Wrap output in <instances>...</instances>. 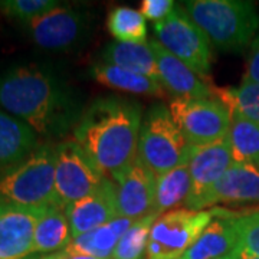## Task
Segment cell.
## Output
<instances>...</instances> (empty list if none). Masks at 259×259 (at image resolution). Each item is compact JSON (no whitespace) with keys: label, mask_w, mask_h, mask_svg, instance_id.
<instances>
[{"label":"cell","mask_w":259,"mask_h":259,"mask_svg":"<svg viewBox=\"0 0 259 259\" xmlns=\"http://www.w3.org/2000/svg\"><path fill=\"white\" fill-rule=\"evenodd\" d=\"M143 110L117 95L100 97L81 114L74 140L107 177L118 175L139 157Z\"/></svg>","instance_id":"1"},{"label":"cell","mask_w":259,"mask_h":259,"mask_svg":"<svg viewBox=\"0 0 259 259\" xmlns=\"http://www.w3.org/2000/svg\"><path fill=\"white\" fill-rule=\"evenodd\" d=\"M0 107L40 136L64 134L81 118L58 76L36 64L0 74Z\"/></svg>","instance_id":"2"},{"label":"cell","mask_w":259,"mask_h":259,"mask_svg":"<svg viewBox=\"0 0 259 259\" xmlns=\"http://www.w3.org/2000/svg\"><path fill=\"white\" fill-rule=\"evenodd\" d=\"M182 8L213 47L223 52L243 51L259 30V13L252 2L187 0Z\"/></svg>","instance_id":"3"},{"label":"cell","mask_w":259,"mask_h":259,"mask_svg":"<svg viewBox=\"0 0 259 259\" xmlns=\"http://www.w3.org/2000/svg\"><path fill=\"white\" fill-rule=\"evenodd\" d=\"M55 200V148L36 147L28 157L0 173V203L45 207Z\"/></svg>","instance_id":"4"},{"label":"cell","mask_w":259,"mask_h":259,"mask_svg":"<svg viewBox=\"0 0 259 259\" xmlns=\"http://www.w3.org/2000/svg\"><path fill=\"white\" fill-rule=\"evenodd\" d=\"M193 147L171 118L168 107L154 104L148 108L140 130L139 158L156 177L189 161Z\"/></svg>","instance_id":"5"},{"label":"cell","mask_w":259,"mask_h":259,"mask_svg":"<svg viewBox=\"0 0 259 259\" xmlns=\"http://www.w3.org/2000/svg\"><path fill=\"white\" fill-rule=\"evenodd\" d=\"M168 111L192 147L210 146L229 133L232 114L218 98L173 97Z\"/></svg>","instance_id":"6"},{"label":"cell","mask_w":259,"mask_h":259,"mask_svg":"<svg viewBox=\"0 0 259 259\" xmlns=\"http://www.w3.org/2000/svg\"><path fill=\"white\" fill-rule=\"evenodd\" d=\"M216 216L209 210L176 209L158 216L147 242L146 259H180Z\"/></svg>","instance_id":"7"},{"label":"cell","mask_w":259,"mask_h":259,"mask_svg":"<svg viewBox=\"0 0 259 259\" xmlns=\"http://www.w3.org/2000/svg\"><path fill=\"white\" fill-rule=\"evenodd\" d=\"M157 42L193 72L207 78L213 62L212 44L182 6H176L164 20L154 23Z\"/></svg>","instance_id":"8"},{"label":"cell","mask_w":259,"mask_h":259,"mask_svg":"<svg viewBox=\"0 0 259 259\" xmlns=\"http://www.w3.org/2000/svg\"><path fill=\"white\" fill-rule=\"evenodd\" d=\"M107 177L75 140H66L55 147V200L65 209L94 193Z\"/></svg>","instance_id":"9"},{"label":"cell","mask_w":259,"mask_h":259,"mask_svg":"<svg viewBox=\"0 0 259 259\" xmlns=\"http://www.w3.org/2000/svg\"><path fill=\"white\" fill-rule=\"evenodd\" d=\"M32 42L45 51H66L82 40L87 32V18L82 12L69 6H58L26 25Z\"/></svg>","instance_id":"10"},{"label":"cell","mask_w":259,"mask_h":259,"mask_svg":"<svg viewBox=\"0 0 259 259\" xmlns=\"http://www.w3.org/2000/svg\"><path fill=\"white\" fill-rule=\"evenodd\" d=\"M233 163L235 160L226 137L206 147H193L192 156L189 158L192 185L186 200V209L200 210V204L206 194L225 176Z\"/></svg>","instance_id":"11"},{"label":"cell","mask_w":259,"mask_h":259,"mask_svg":"<svg viewBox=\"0 0 259 259\" xmlns=\"http://www.w3.org/2000/svg\"><path fill=\"white\" fill-rule=\"evenodd\" d=\"M115 185L118 216L133 221L146 218L154 210L157 177L139 157L112 177Z\"/></svg>","instance_id":"12"},{"label":"cell","mask_w":259,"mask_h":259,"mask_svg":"<svg viewBox=\"0 0 259 259\" xmlns=\"http://www.w3.org/2000/svg\"><path fill=\"white\" fill-rule=\"evenodd\" d=\"M45 207L0 203V259H28L35 253V228Z\"/></svg>","instance_id":"13"},{"label":"cell","mask_w":259,"mask_h":259,"mask_svg":"<svg viewBox=\"0 0 259 259\" xmlns=\"http://www.w3.org/2000/svg\"><path fill=\"white\" fill-rule=\"evenodd\" d=\"M64 210L71 226L72 239L120 218L114 182L105 179L94 193L68 204Z\"/></svg>","instance_id":"14"},{"label":"cell","mask_w":259,"mask_h":259,"mask_svg":"<svg viewBox=\"0 0 259 259\" xmlns=\"http://www.w3.org/2000/svg\"><path fill=\"white\" fill-rule=\"evenodd\" d=\"M157 61L160 82L164 90L182 98H216V88L171 55L157 40L148 42Z\"/></svg>","instance_id":"15"},{"label":"cell","mask_w":259,"mask_h":259,"mask_svg":"<svg viewBox=\"0 0 259 259\" xmlns=\"http://www.w3.org/2000/svg\"><path fill=\"white\" fill-rule=\"evenodd\" d=\"M239 216L241 213L216 209L214 219L180 259H219L233 253L239 245Z\"/></svg>","instance_id":"16"},{"label":"cell","mask_w":259,"mask_h":259,"mask_svg":"<svg viewBox=\"0 0 259 259\" xmlns=\"http://www.w3.org/2000/svg\"><path fill=\"white\" fill-rule=\"evenodd\" d=\"M218 203H259V168L255 164L233 163L213 186L200 204V210Z\"/></svg>","instance_id":"17"},{"label":"cell","mask_w":259,"mask_h":259,"mask_svg":"<svg viewBox=\"0 0 259 259\" xmlns=\"http://www.w3.org/2000/svg\"><path fill=\"white\" fill-rule=\"evenodd\" d=\"M136 222L127 218H117L94 231L74 238L66 246L68 255H85L98 259H111L124 233Z\"/></svg>","instance_id":"18"},{"label":"cell","mask_w":259,"mask_h":259,"mask_svg":"<svg viewBox=\"0 0 259 259\" xmlns=\"http://www.w3.org/2000/svg\"><path fill=\"white\" fill-rule=\"evenodd\" d=\"M36 144V133L28 124L0 110V168L20 163Z\"/></svg>","instance_id":"19"},{"label":"cell","mask_w":259,"mask_h":259,"mask_svg":"<svg viewBox=\"0 0 259 259\" xmlns=\"http://www.w3.org/2000/svg\"><path fill=\"white\" fill-rule=\"evenodd\" d=\"M102 58L107 64L115 65L130 72L160 81L157 61L147 42L130 44L115 40L104 48Z\"/></svg>","instance_id":"20"},{"label":"cell","mask_w":259,"mask_h":259,"mask_svg":"<svg viewBox=\"0 0 259 259\" xmlns=\"http://www.w3.org/2000/svg\"><path fill=\"white\" fill-rule=\"evenodd\" d=\"M90 74L98 83L121 93L134 95H150V97H164L166 90L163 83L143 75L130 72L120 66L101 62L91 66Z\"/></svg>","instance_id":"21"},{"label":"cell","mask_w":259,"mask_h":259,"mask_svg":"<svg viewBox=\"0 0 259 259\" xmlns=\"http://www.w3.org/2000/svg\"><path fill=\"white\" fill-rule=\"evenodd\" d=\"M72 241L71 226L62 207L56 204L47 206L35 228L33 250L35 253H55L66 249Z\"/></svg>","instance_id":"22"},{"label":"cell","mask_w":259,"mask_h":259,"mask_svg":"<svg viewBox=\"0 0 259 259\" xmlns=\"http://www.w3.org/2000/svg\"><path fill=\"white\" fill-rule=\"evenodd\" d=\"M190 185L192 180H190L189 161L158 176L153 213L161 216L170 212L173 207H177L179 204L186 203L190 193Z\"/></svg>","instance_id":"23"},{"label":"cell","mask_w":259,"mask_h":259,"mask_svg":"<svg viewBox=\"0 0 259 259\" xmlns=\"http://www.w3.org/2000/svg\"><path fill=\"white\" fill-rule=\"evenodd\" d=\"M235 163H259V122L232 115L229 133L226 136Z\"/></svg>","instance_id":"24"},{"label":"cell","mask_w":259,"mask_h":259,"mask_svg":"<svg viewBox=\"0 0 259 259\" xmlns=\"http://www.w3.org/2000/svg\"><path fill=\"white\" fill-rule=\"evenodd\" d=\"M107 26L118 42L141 44L146 42L147 26L140 10L128 6H118L111 10L107 19Z\"/></svg>","instance_id":"25"},{"label":"cell","mask_w":259,"mask_h":259,"mask_svg":"<svg viewBox=\"0 0 259 259\" xmlns=\"http://www.w3.org/2000/svg\"><path fill=\"white\" fill-rule=\"evenodd\" d=\"M216 98L232 115L259 122V82H242L238 88H216Z\"/></svg>","instance_id":"26"},{"label":"cell","mask_w":259,"mask_h":259,"mask_svg":"<svg viewBox=\"0 0 259 259\" xmlns=\"http://www.w3.org/2000/svg\"><path fill=\"white\" fill-rule=\"evenodd\" d=\"M157 218L158 214L151 213L133 223L118 242L111 259H143L146 256L150 231Z\"/></svg>","instance_id":"27"},{"label":"cell","mask_w":259,"mask_h":259,"mask_svg":"<svg viewBox=\"0 0 259 259\" xmlns=\"http://www.w3.org/2000/svg\"><path fill=\"white\" fill-rule=\"evenodd\" d=\"M59 6L56 0H2L0 10L9 16L18 20L20 23L28 25L30 20L45 15L49 10Z\"/></svg>","instance_id":"28"},{"label":"cell","mask_w":259,"mask_h":259,"mask_svg":"<svg viewBox=\"0 0 259 259\" xmlns=\"http://www.w3.org/2000/svg\"><path fill=\"white\" fill-rule=\"evenodd\" d=\"M239 245L236 253L241 256L259 258V212L241 214L236 221Z\"/></svg>","instance_id":"29"},{"label":"cell","mask_w":259,"mask_h":259,"mask_svg":"<svg viewBox=\"0 0 259 259\" xmlns=\"http://www.w3.org/2000/svg\"><path fill=\"white\" fill-rule=\"evenodd\" d=\"M176 8L173 0H143L140 12L144 19L153 20L154 23H158L173 12Z\"/></svg>","instance_id":"30"},{"label":"cell","mask_w":259,"mask_h":259,"mask_svg":"<svg viewBox=\"0 0 259 259\" xmlns=\"http://www.w3.org/2000/svg\"><path fill=\"white\" fill-rule=\"evenodd\" d=\"M242 82H259V36L252 42Z\"/></svg>","instance_id":"31"},{"label":"cell","mask_w":259,"mask_h":259,"mask_svg":"<svg viewBox=\"0 0 259 259\" xmlns=\"http://www.w3.org/2000/svg\"><path fill=\"white\" fill-rule=\"evenodd\" d=\"M65 250H61V252H55V253H51V255H47V256H42V258H36V259H64L65 258ZM32 259V258H28Z\"/></svg>","instance_id":"32"},{"label":"cell","mask_w":259,"mask_h":259,"mask_svg":"<svg viewBox=\"0 0 259 259\" xmlns=\"http://www.w3.org/2000/svg\"><path fill=\"white\" fill-rule=\"evenodd\" d=\"M66 253V252H65ZM64 259H98V258H94V256H85V255H65Z\"/></svg>","instance_id":"33"},{"label":"cell","mask_w":259,"mask_h":259,"mask_svg":"<svg viewBox=\"0 0 259 259\" xmlns=\"http://www.w3.org/2000/svg\"><path fill=\"white\" fill-rule=\"evenodd\" d=\"M219 259H238V255H236V250L231 253V255H228V256H223V258H219Z\"/></svg>","instance_id":"34"},{"label":"cell","mask_w":259,"mask_h":259,"mask_svg":"<svg viewBox=\"0 0 259 259\" xmlns=\"http://www.w3.org/2000/svg\"><path fill=\"white\" fill-rule=\"evenodd\" d=\"M238 255V253H236ZM238 259H259L256 256H241V255H238Z\"/></svg>","instance_id":"35"},{"label":"cell","mask_w":259,"mask_h":259,"mask_svg":"<svg viewBox=\"0 0 259 259\" xmlns=\"http://www.w3.org/2000/svg\"><path fill=\"white\" fill-rule=\"evenodd\" d=\"M256 167H258V168H259V163H258V164H256Z\"/></svg>","instance_id":"36"}]
</instances>
